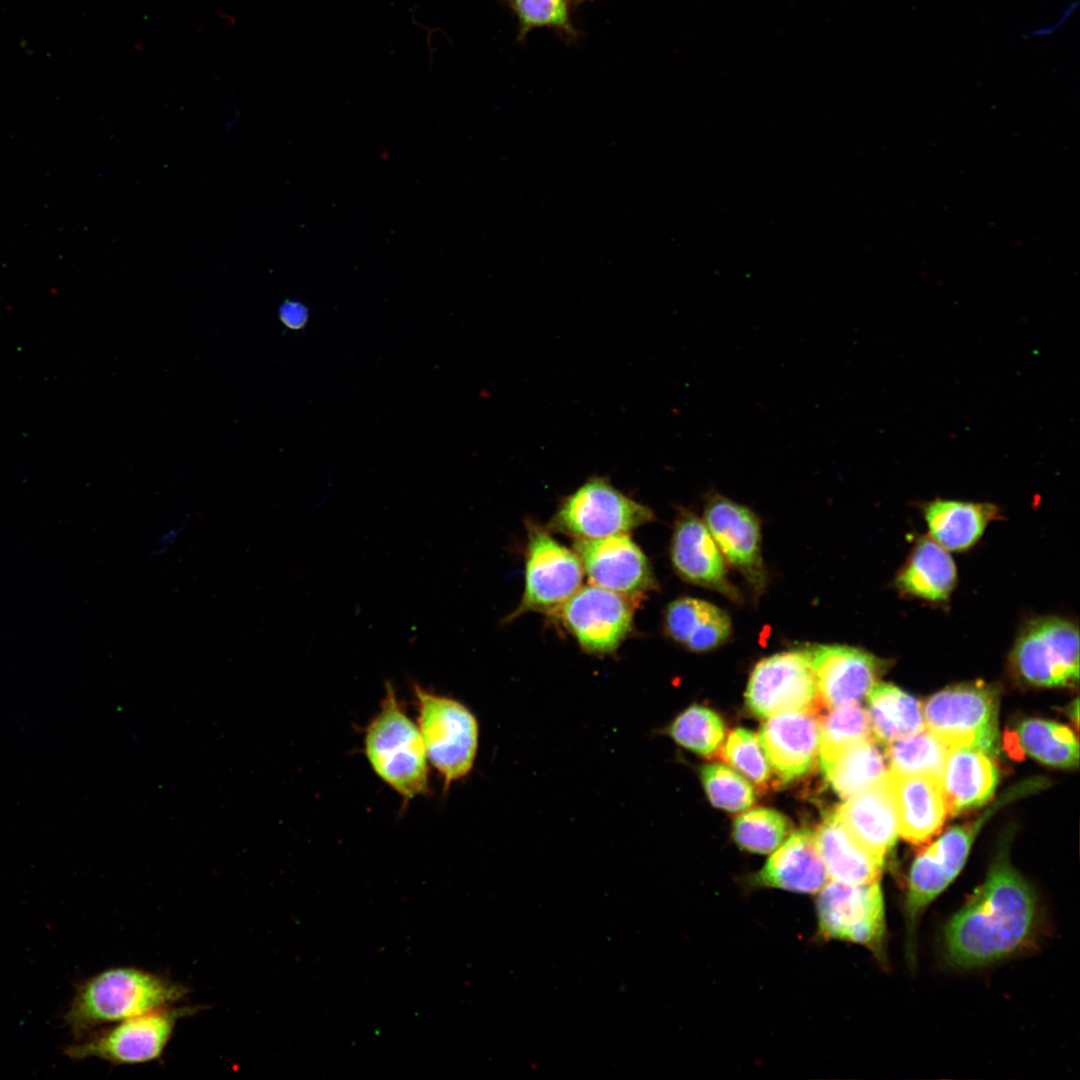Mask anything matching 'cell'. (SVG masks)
I'll return each mask as SVG.
<instances>
[{
	"mask_svg": "<svg viewBox=\"0 0 1080 1080\" xmlns=\"http://www.w3.org/2000/svg\"><path fill=\"white\" fill-rule=\"evenodd\" d=\"M1037 921L1034 890L1001 846L985 881L944 928L946 959L966 969L1005 959L1032 943Z\"/></svg>",
	"mask_w": 1080,
	"mask_h": 1080,
	"instance_id": "6da1fadb",
	"label": "cell"
},
{
	"mask_svg": "<svg viewBox=\"0 0 1080 1080\" xmlns=\"http://www.w3.org/2000/svg\"><path fill=\"white\" fill-rule=\"evenodd\" d=\"M189 993L182 983L137 967H113L81 982L64 1014L75 1041L132 1017L172 1006Z\"/></svg>",
	"mask_w": 1080,
	"mask_h": 1080,
	"instance_id": "7a4b0ae2",
	"label": "cell"
},
{
	"mask_svg": "<svg viewBox=\"0 0 1080 1080\" xmlns=\"http://www.w3.org/2000/svg\"><path fill=\"white\" fill-rule=\"evenodd\" d=\"M364 753L375 774L403 800L429 792L428 758L418 726L386 684L379 712L364 734Z\"/></svg>",
	"mask_w": 1080,
	"mask_h": 1080,
	"instance_id": "3957f363",
	"label": "cell"
},
{
	"mask_svg": "<svg viewBox=\"0 0 1080 1080\" xmlns=\"http://www.w3.org/2000/svg\"><path fill=\"white\" fill-rule=\"evenodd\" d=\"M413 692L428 762L443 779L445 791L472 770L479 743L475 715L460 701L414 683Z\"/></svg>",
	"mask_w": 1080,
	"mask_h": 1080,
	"instance_id": "277c9868",
	"label": "cell"
},
{
	"mask_svg": "<svg viewBox=\"0 0 1080 1080\" xmlns=\"http://www.w3.org/2000/svg\"><path fill=\"white\" fill-rule=\"evenodd\" d=\"M999 696L983 682L945 688L923 705L925 727L951 747H972L990 756L999 752Z\"/></svg>",
	"mask_w": 1080,
	"mask_h": 1080,
	"instance_id": "5b68a950",
	"label": "cell"
},
{
	"mask_svg": "<svg viewBox=\"0 0 1080 1080\" xmlns=\"http://www.w3.org/2000/svg\"><path fill=\"white\" fill-rule=\"evenodd\" d=\"M199 1007L174 1005L101 1027L64 1053L72 1060L97 1058L113 1065H139L159 1060L178 1021Z\"/></svg>",
	"mask_w": 1080,
	"mask_h": 1080,
	"instance_id": "8992f818",
	"label": "cell"
},
{
	"mask_svg": "<svg viewBox=\"0 0 1080 1080\" xmlns=\"http://www.w3.org/2000/svg\"><path fill=\"white\" fill-rule=\"evenodd\" d=\"M819 934L860 944L882 963L886 961L884 900L879 881L849 884L832 880L818 892Z\"/></svg>",
	"mask_w": 1080,
	"mask_h": 1080,
	"instance_id": "52a82bcc",
	"label": "cell"
},
{
	"mask_svg": "<svg viewBox=\"0 0 1080 1080\" xmlns=\"http://www.w3.org/2000/svg\"><path fill=\"white\" fill-rule=\"evenodd\" d=\"M1016 674L1044 687L1076 683L1079 675V633L1070 621L1044 617L1028 623L1010 656Z\"/></svg>",
	"mask_w": 1080,
	"mask_h": 1080,
	"instance_id": "ba28073f",
	"label": "cell"
},
{
	"mask_svg": "<svg viewBox=\"0 0 1080 1080\" xmlns=\"http://www.w3.org/2000/svg\"><path fill=\"white\" fill-rule=\"evenodd\" d=\"M652 518L647 506L607 480L592 478L564 500L552 525L577 539H597L627 533Z\"/></svg>",
	"mask_w": 1080,
	"mask_h": 1080,
	"instance_id": "9c48e42d",
	"label": "cell"
},
{
	"mask_svg": "<svg viewBox=\"0 0 1080 1080\" xmlns=\"http://www.w3.org/2000/svg\"><path fill=\"white\" fill-rule=\"evenodd\" d=\"M749 711L759 718L797 710H822L807 650L774 654L754 667L745 692Z\"/></svg>",
	"mask_w": 1080,
	"mask_h": 1080,
	"instance_id": "30bf717a",
	"label": "cell"
},
{
	"mask_svg": "<svg viewBox=\"0 0 1080 1080\" xmlns=\"http://www.w3.org/2000/svg\"><path fill=\"white\" fill-rule=\"evenodd\" d=\"M584 569L578 555L544 529L531 525L525 570V589L513 617L535 611L555 615L581 587Z\"/></svg>",
	"mask_w": 1080,
	"mask_h": 1080,
	"instance_id": "8fae6325",
	"label": "cell"
},
{
	"mask_svg": "<svg viewBox=\"0 0 1080 1080\" xmlns=\"http://www.w3.org/2000/svg\"><path fill=\"white\" fill-rule=\"evenodd\" d=\"M630 599L593 584L581 586L556 616L585 651L608 654L620 646L632 629Z\"/></svg>",
	"mask_w": 1080,
	"mask_h": 1080,
	"instance_id": "7c38bea8",
	"label": "cell"
},
{
	"mask_svg": "<svg viewBox=\"0 0 1080 1080\" xmlns=\"http://www.w3.org/2000/svg\"><path fill=\"white\" fill-rule=\"evenodd\" d=\"M703 521L724 559L742 574L754 592H763L767 573L756 515L746 506L712 493L706 500Z\"/></svg>",
	"mask_w": 1080,
	"mask_h": 1080,
	"instance_id": "4fadbf2b",
	"label": "cell"
},
{
	"mask_svg": "<svg viewBox=\"0 0 1080 1080\" xmlns=\"http://www.w3.org/2000/svg\"><path fill=\"white\" fill-rule=\"evenodd\" d=\"M807 651L823 709L859 703L888 666L886 660L851 646L817 645Z\"/></svg>",
	"mask_w": 1080,
	"mask_h": 1080,
	"instance_id": "5bb4252c",
	"label": "cell"
},
{
	"mask_svg": "<svg viewBox=\"0 0 1080 1080\" xmlns=\"http://www.w3.org/2000/svg\"><path fill=\"white\" fill-rule=\"evenodd\" d=\"M574 548L593 585L629 598L654 587L646 556L626 533L577 539Z\"/></svg>",
	"mask_w": 1080,
	"mask_h": 1080,
	"instance_id": "9a60e30c",
	"label": "cell"
},
{
	"mask_svg": "<svg viewBox=\"0 0 1080 1080\" xmlns=\"http://www.w3.org/2000/svg\"><path fill=\"white\" fill-rule=\"evenodd\" d=\"M759 741L769 765L782 783L807 775L817 763L820 747L819 711L782 712L761 725Z\"/></svg>",
	"mask_w": 1080,
	"mask_h": 1080,
	"instance_id": "2e32d148",
	"label": "cell"
},
{
	"mask_svg": "<svg viewBox=\"0 0 1080 1080\" xmlns=\"http://www.w3.org/2000/svg\"><path fill=\"white\" fill-rule=\"evenodd\" d=\"M671 560L681 578L712 589L732 601L740 593L728 580L725 559L703 520L691 512L677 520L671 540Z\"/></svg>",
	"mask_w": 1080,
	"mask_h": 1080,
	"instance_id": "e0dca14e",
	"label": "cell"
},
{
	"mask_svg": "<svg viewBox=\"0 0 1080 1080\" xmlns=\"http://www.w3.org/2000/svg\"><path fill=\"white\" fill-rule=\"evenodd\" d=\"M886 779L896 809L898 833L914 845L927 844L950 815L940 779L891 770Z\"/></svg>",
	"mask_w": 1080,
	"mask_h": 1080,
	"instance_id": "ac0fdd59",
	"label": "cell"
},
{
	"mask_svg": "<svg viewBox=\"0 0 1080 1080\" xmlns=\"http://www.w3.org/2000/svg\"><path fill=\"white\" fill-rule=\"evenodd\" d=\"M834 812L849 833L884 863L899 834L886 774L877 783L846 799Z\"/></svg>",
	"mask_w": 1080,
	"mask_h": 1080,
	"instance_id": "d6986e66",
	"label": "cell"
},
{
	"mask_svg": "<svg viewBox=\"0 0 1080 1080\" xmlns=\"http://www.w3.org/2000/svg\"><path fill=\"white\" fill-rule=\"evenodd\" d=\"M828 878L813 832L800 830L779 846L751 883L758 887L814 894L822 889Z\"/></svg>",
	"mask_w": 1080,
	"mask_h": 1080,
	"instance_id": "ffe728a7",
	"label": "cell"
},
{
	"mask_svg": "<svg viewBox=\"0 0 1080 1080\" xmlns=\"http://www.w3.org/2000/svg\"><path fill=\"white\" fill-rule=\"evenodd\" d=\"M992 756L972 747H951L940 783L950 815L980 807L995 792L999 771Z\"/></svg>",
	"mask_w": 1080,
	"mask_h": 1080,
	"instance_id": "44dd1931",
	"label": "cell"
},
{
	"mask_svg": "<svg viewBox=\"0 0 1080 1080\" xmlns=\"http://www.w3.org/2000/svg\"><path fill=\"white\" fill-rule=\"evenodd\" d=\"M813 834L829 878L849 884L879 881L884 863L849 833L834 810Z\"/></svg>",
	"mask_w": 1080,
	"mask_h": 1080,
	"instance_id": "7402d4cb",
	"label": "cell"
},
{
	"mask_svg": "<svg viewBox=\"0 0 1080 1080\" xmlns=\"http://www.w3.org/2000/svg\"><path fill=\"white\" fill-rule=\"evenodd\" d=\"M665 628L673 640L687 649L705 652L726 642L732 623L718 606L702 599L682 597L667 607Z\"/></svg>",
	"mask_w": 1080,
	"mask_h": 1080,
	"instance_id": "603a6c76",
	"label": "cell"
},
{
	"mask_svg": "<svg viewBox=\"0 0 1080 1080\" xmlns=\"http://www.w3.org/2000/svg\"><path fill=\"white\" fill-rule=\"evenodd\" d=\"M997 513V507L990 503L943 499H935L924 508L931 538L950 551L970 548Z\"/></svg>",
	"mask_w": 1080,
	"mask_h": 1080,
	"instance_id": "cb8c5ba5",
	"label": "cell"
},
{
	"mask_svg": "<svg viewBox=\"0 0 1080 1080\" xmlns=\"http://www.w3.org/2000/svg\"><path fill=\"white\" fill-rule=\"evenodd\" d=\"M955 563L932 538L921 539L897 575L896 585L904 593L930 600H947L956 584Z\"/></svg>",
	"mask_w": 1080,
	"mask_h": 1080,
	"instance_id": "d4e9b609",
	"label": "cell"
},
{
	"mask_svg": "<svg viewBox=\"0 0 1080 1080\" xmlns=\"http://www.w3.org/2000/svg\"><path fill=\"white\" fill-rule=\"evenodd\" d=\"M867 700L873 737L883 745L926 728L921 702L892 684L877 682Z\"/></svg>",
	"mask_w": 1080,
	"mask_h": 1080,
	"instance_id": "484cf974",
	"label": "cell"
},
{
	"mask_svg": "<svg viewBox=\"0 0 1080 1080\" xmlns=\"http://www.w3.org/2000/svg\"><path fill=\"white\" fill-rule=\"evenodd\" d=\"M887 768L885 746L872 736L844 749L822 772L834 792L848 799L877 783Z\"/></svg>",
	"mask_w": 1080,
	"mask_h": 1080,
	"instance_id": "4316f807",
	"label": "cell"
},
{
	"mask_svg": "<svg viewBox=\"0 0 1080 1080\" xmlns=\"http://www.w3.org/2000/svg\"><path fill=\"white\" fill-rule=\"evenodd\" d=\"M1016 740L1025 753L1053 767L1075 768L1079 761L1078 741L1064 725L1042 719L1021 721Z\"/></svg>",
	"mask_w": 1080,
	"mask_h": 1080,
	"instance_id": "83f0119b",
	"label": "cell"
},
{
	"mask_svg": "<svg viewBox=\"0 0 1080 1080\" xmlns=\"http://www.w3.org/2000/svg\"><path fill=\"white\" fill-rule=\"evenodd\" d=\"M885 746L891 771L908 775L941 778L950 747L924 728Z\"/></svg>",
	"mask_w": 1080,
	"mask_h": 1080,
	"instance_id": "f1b7e54d",
	"label": "cell"
},
{
	"mask_svg": "<svg viewBox=\"0 0 1080 1080\" xmlns=\"http://www.w3.org/2000/svg\"><path fill=\"white\" fill-rule=\"evenodd\" d=\"M821 770L830 765L847 747L870 738L868 712L859 703L829 708L819 715Z\"/></svg>",
	"mask_w": 1080,
	"mask_h": 1080,
	"instance_id": "f546056e",
	"label": "cell"
},
{
	"mask_svg": "<svg viewBox=\"0 0 1080 1080\" xmlns=\"http://www.w3.org/2000/svg\"><path fill=\"white\" fill-rule=\"evenodd\" d=\"M667 734L680 746L701 756H712L725 736L722 719L714 711L692 705L667 727Z\"/></svg>",
	"mask_w": 1080,
	"mask_h": 1080,
	"instance_id": "4dcf8cb0",
	"label": "cell"
},
{
	"mask_svg": "<svg viewBox=\"0 0 1080 1080\" xmlns=\"http://www.w3.org/2000/svg\"><path fill=\"white\" fill-rule=\"evenodd\" d=\"M790 830V821L780 812L769 808H756L734 820L732 835L741 849L767 854L783 843Z\"/></svg>",
	"mask_w": 1080,
	"mask_h": 1080,
	"instance_id": "1f68e13d",
	"label": "cell"
},
{
	"mask_svg": "<svg viewBox=\"0 0 1080 1080\" xmlns=\"http://www.w3.org/2000/svg\"><path fill=\"white\" fill-rule=\"evenodd\" d=\"M700 777L711 804L717 808L739 812L755 801V792L749 782L725 765H704Z\"/></svg>",
	"mask_w": 1080,
	"mask_h": 1080,
	"instance_id": "d6a6232c",
	"label": "cell"
},
{
	"mask_svg": "<svg viewBox=\"0 0 1080 1080\" xmlns=\"http://www.w3.org/2000/svg\"><path fill=\"white\" fill-rule=\"evenodd\" d=\"M723 759L758 787L767 785L771 767L759 738L745 728L732 730L722 749Z\"/></svg>",
	"mask_w": 1080,
	"mask_h": 1080,
	"instance_id": "836d02e7",
	"label": "cell"
},
{
	"mask_svg": "<svg viewBox=\"0 0 1080 1080\" xmlns=\"http://www.w3.org/2000/svg\"><path fill=\"white\" fill-rule=\"evenodd\" d=\"M570 0H510L518 20V40L522 41L535 28H551L567 36H575L569 12Z\"/></svg>",
	"mask_w": 1080,
	"mask_h": 1080,
	"instance_id": "e575fe53",
	"label": "cell"
},
{
	"mask_svg": "<svg viewBox=\"0 0 1080 1080\" xmlns=\"http://www.w3.org/2000/svg\"><path fill=\"white\" fill-rule=\"evenodd\" d=\"M309 308L302 301L286 299L279 305L278 318L289 330L298 331L306 327L309 321Z\"/></svg>",
	"mask_w": 1080,
	"mask_h": 1080,
	"instance_id": "d590c367",
	"label": "cell"
},
{
	"mask_svg": "<svg viewBox=\"0 0 1080 1080\" xmlns=\"http://www.w3.org/2000/svg\"><path fill=\"white\" fill-rule=\"evenodd\" d=\"M188 517L189 514L187 515L185 521L182 522V524H180L178 527L168 530L165 534L159 537L158 542L164 546V550L166 549L167 544H171L182 532V530L186 526V523L188 522Z\"/></svg>",
	"mask_w": 1080,
	"mask_h": 1080,
	"instance_id": "8d00e7d4",
	"label": "cell"
},
{
	"mask_svg": "<svg viewBox=\"0 0 1080 1080\" xmlns=\"http://www.w3.org/2000/svg\"><path fill=\"white\" fill-rule=\"evenodd\" d=\"M1057 28H1058V27H1057L1056 25H1049V26H1044V27H1041V28H1039V29H1037V30H1034V31H1032V32L1028 33V34H1027V35H1025L1024 37H1025V38H1030V37H1043V36H1047V35L1051 34V33H1052V32H1053V31H1054L1055 29H1057Z\"/></svg>",
	"mask_w": 1080,
	"mask_h": 1080,
	"instance_id": "74e56055",
	"label": "cell"
}]
</instances>
